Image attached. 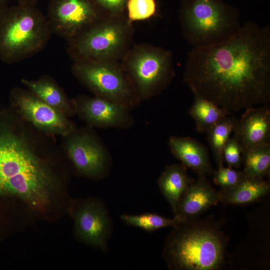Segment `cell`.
I'll list each match as a JSON object with an SVG mask.
<instances>
[{
  "label": "cell",
  "mask_w": 270,
  "mask_h": 270,
  "mask_svg": "<svg viewBox=\"0 0 270 270\" xmlns=\"http://www.w3.org/2000/svg\"><path fill=\"white\" fill-rule=\"evenodd\" d=\"M194 96L238 112L270 101V28L252 22L228 40L192 48L183 76Z\"/></svg>",
  "instance_id": "obj_1"
},
{
  "label": "cell",
  "mask_w": 270,
  "mask_h": 270,
  "mask_svg": "<svg viewBox=\"0 0 270 270\" xmlns=\"http://www.w3.org/2000/svg\"><path fill=\"white\" fill-rule=\"evenodd\" d=\"M162 256L172 270H216L223 264L226 238L220 224L195 218L172 227Z\"/></svg>",
  "instance_id": "obj_2"
},
{
  "label": "cell",
  "mask_w": 270,
  "mask_h": 270,
  "mask_svg": "<svg viewBox=\"0 0 270 270\" xmlns=\"http://www.w3.org/2000/svg\"><path fill=\"white\" fill-rule=\"evenodd\" d=\"M16 111V110H15ZM16 111L0 118V196L9 183L52 170L45 154L54 146Z\"/></svg>",
  "instance_id": "obj_3"
},
{
  "label": "cell",
  "mask_w": 270,
  "mask_h": 270,
  "mask_svg": "<svg viewBox=\"0 0 270 270\" xmlns=\"http://www.w3.org/2000/svg\"><path fill=\"white\" fill-rule=\"evenodd\" d=\"M180 20L192 48L222 42L242 26L239 10L223 0H182Z\"/></svg>",
  "instance_id": "obj_4"
},
{
  "label": "cell",
  "mask_w": 270,
  "mask_h": 270,
  "mask_svg": "<svg viewBox=\"0 0 270 270\" xmlns=\"http://www.w3.org/2000/svg\"><path fill=\"white\" fill-rule=\"evenodd\" d=\"M52 32L34 6L6 7L0 13V58L11 64L30 56L45 46Z\"/></svg>",
  "instance_id": "obj_5"
},
{
  "label": "cell",
  "mask_w": 270,
  "mask_h": 270,
  "mask_svg": "<svg viewBox=\"0 0 270 270\" xmlns=\"http://www.w3.org/2000/svg\"><path fill=\"white\" fill-rule=\"evenodd\" d=\"M132 36L127 18L109 15L70 40V53L75 60L118 61L130 48Z\"/></svg>",
  "instance_id": "obj_6"
},
{
  "label": "cell",
  "mask_w": 270,
  "mask_h": 270,
  "mask_svg": "<svg viewBox=\"0 0 270 270\" xmlns=\"http://www.w3.org/2000/svg\"><path fill=\"white\" fill-rule=\"evenodd\" d=\"M122 60L123 68L140 100L159 95L175 76L172 52L160 47L134 45Z\"/></svg>",
  "instance_id": "obj_7"
},
{
  "label": "cell",
  "mask_w": 270,
  "mask_h": 270,
  "mask_svg": "<svg viewBox=\"0 0 270 270\" xmlns=\"http://www.w3.org/2000/svg\"><path fill=\"white\" fill-rule=\"evenodd\" d=\"M72 72L95 96L131 109L140 100L118 60H74Z\"/></svg>",
  "instance_id": "obj_8"
},
{
  "label": "cell",
  "mask_w": 270,
  "mask_h": 270,
  "mask_svg": "<svg viewBox=\"0 0 270 270\" xmlns=\"http://www.w3.org/2000/svg\"><path fill=\"white\" fill-rule=\"evenodd\" d=\"M88 126L63 137V148L76 172L94 180L104 178L112 165L111 155L96 133Z\"/></svg>",
  "instance_id": "obj_9"
},
{
  "label": "cell",
  "mask_w": 270,
  "mask_h": 270,
  "mask_svg": "<svg viewBox=\"0 0 270 270\" xmlns=\"http://www.w3.org/2000/svg\"><path fill=\"white\" fill-rule=\"evenodd\" d=\"M12 99L15 110L40 132L64 137L76 128L68 116L44 102L28 90H14Z\"/></svg>",
  "instance_id": "obj_10"
},
{
  "label": "cell",
  "mask_w": 270,
  "mask_h": 270,
  "mask_svg": "<svg viewBox=\"0 0 270 270\" xmlns=\"http://www.w3.org/2000/svg\"><path fill=\"white\" fill-rule=\"evenodd\" d=\"M102 18L92 0H50L47 19L52 32L70 40Z\"/></svg>",
  "instance_id": "obj_11"
},
{
  "label": "cell",
  "mask_w": 270,
  "mask_h": 270,
  "mask_svg": "<svg viewBox=\"0 0 270 270\" xmlns=\"http://www.w3.org/2000/svg\"><path fill=\"white\" fill-rule=\"evenodd\" d=\"M74 230L82 242L107 252L112 223L102 202L95 198L80 201L74 212Z\"/></svg>",
  "instance_id": "obj_12"
},
{
  "label": "cell",
  "mask_w": 270,
  "mask_h": 270,
  "mask_svg": "<svg viewBox=\"0 0 270 270\" xmlns=\"http://www.w3.org/2000/svg\"><path fill=\"white\" fill-rule=\"evenodd\" d=\"M76 114L90 128L127 129L134 124L130 108L97 96H80L72 100Z\"/></svg>",
  "instance_id": "obj_13"
},
{
  "label": "cell",
  "mask_w": 270,
  "mask_h": 270,
  "mask_svg": "<svg viewBox=\"0 0 270 270\" xmlns=\"http://www.w3.org/2000/svg\"><path fill=\"white\" fill-rule=\"evenodd\" d=\"M242 152L249 148L270 143V108L268 104L245 109L234 132Z\"/></svg>",
  "instance_id": "obj_14"
},
{
  "label": "cell",
  "mask_w": 270,
  "mask_h": 270,
  "mask_svg": "<svg viewBox=\"0 0 270 270\" xmlns=\"http://www.w3.org/2000/svg\"><path fill=\"white\" fill-rule=\"evenodd\" d=\"M198 176L182 195L174 214L184 221L197 218L221 200L220 192L212 186L204 176Z\"/></svg>",
  "instance_id": "obj_15"
},
{
  "label": "cell",
  "mask_w": 270,
  "mask_h": 270,
  "mask_svg": "<svg viewBox=\"0 0 270 270\" xmlns=\"http://www.w3.org/2000/svg\"><path fill=\"white\" fill-rule=\"evenodd\" d=\"M168 144L173 155L198 175L212 174L208 150L198 140L190 137L172 136Z\"/></svg>",
  "instance_id": "obj_16"
},
{
  "label": "cell",
  "mask_w": 270,
  "mask_h": 270,
  "mask_svg": "<svg viewBox=\"0 0 270 270\" xmlns=\"http://www.w3.org/2000/svg\"><path fill=\"white\" fill-rule=\"evenodd\" d=\"M22 82L40 99L68 117L76 114L72 100L50 78L42 76L36 80L22 79Z\"/></svg>",
  "instance_id": "obj_17"
},
{
  "label": "cell",
  "mask_w": 270,
  "mask_h": 270,
  "mask_svg": "<svg viewBox=\"0 0 270 270\" xmlns=\"http://www.w3.org/2000/svg\"><path fill=\"white\" fill-rule=\"evenodd\" d=\"M183 164L167 166L160 176L158 184L164 196L169 203L174 214L182 195L194 181Z\"/></svg>",
  "instance_id": "obj_18"
},
{
  "label": "cell",
  "mask_w": 270,
  "mask_h": 270,
  "mask_svg": "<svg viewBox=\"0 0 270 270\" xmlns=\"http://www.w3.org/2000/svg\"><path fill=\"white\" fill-rule=\"evenodd\" d=\"M270 184L263 178H252L245 176L233 188L220 192V201L225 203L242 204L252 202L270 192Z\"/></svg>",
  "instance_id": "obj_19"
},
{
  "label": "cell",
  "mask_w": 270,
  "mask_h": 270,
  "mask_svg": "<svg viewBox=\"0 0 270 270\" xmlns=\"http://www.w3.org/2000/svg\"><path fill=\"white\" fill-rule=\"evenodd\" d=\"M199 132H206L213 126L230 114V112L206 99L194 96L189 110Z\"/></svg>",
  "instance_id": "obj_20"
},
{
  "label": "cell",
  "mask_w": 270,
  "mask_h": 270,
  "mask_svg": "<svg viewBox=\"0 0 270 270\" xmlns=\"http://www.w3.org/2000/svg\"><path fill=\"white\" fill-rule=\"evenodd\" d=\"M244 176L264 178L270 172V143L254 146L242 152Z\"/></svg>",
  "instance_id": "obj_21"
},
{
  "label": "cell",
  "mask_w": 270,
  "mask_h": 270,
  "mask_svg": "<svg viewBox=\"0 0 270 270\" xmlns=\"http://www.w3.org/2000/svg\"><path fill=\"white\" fill-rule=\"evenodd\" d=\"M238 120L234 116H227L206 132L208 140L218 167L223 166L222 152L224 146L234 131Z\"/></svg>",
  "instance_id": "obj_22"
},
{
  "label": "cell",
  "mask_w": 270,
  "mask_h": 270,
  "mask_svg": "<svg viewBox=\"0 0 270 270\" xmlns=\"http://www.w3.org/2000/svg\"><path fill=\"white\" fill-rule=\"evenodd\" d=\"M120 218L126 224L139 228L148 232L166 227H174L184 221L174 216L170 218L148 212L135 215L122 214L120 216Z\"/></svg>",
  "instance_id": "obj_23"
},
{
  "label": "cell",
  "mask_w": 270,
  "mask_h": 270,
  "mask_svg": "<svg viewBox=\"0 0 270 270\" xmlns=\"http://www.w3.org/2000/svg\"><path fill=\"white\" fill-rule=\"evenodd\" d=\"M127 19L130 22L151 18L156 12L154 0H128L126 7Z\"/></svg>",
  "instance_id": "obj_24"
},
{
  "label": "cell",
  "mask_w": 270,
  "mask_h": 270,
  "mask_svg": "<svg viewBox=\"0 0 270 270\" xmlns=\"http://www.w3.org/2000/svg\"><path fill=\"white\" fill-rule=\"evenodd\" d=\"M214 182L220 186L222 190H230L238 184L245 177L243 172L223 166L213 171Z\"/></svg>",
  "instance_id": "obj_25"
},
{
  "label": "cell",
  "mask_w": 270,
  "mask_h": 270,
  "mask_svg": "<svg viewBox=\"0 0 270 270\" xmlns=\"http://www.w3.org/2000/svg\"><path fill=\"white\" fill-rule=\"evenodd\" d=\"M223 159L228 167L238 168L242 162V149L237 138L234 134L230 138L225 144L223 152Z\"/></svg>",
  "instance_id": "obj_26"
},
{
  "label": "cell",
  "mask_w": 270,
  "mask_h": 270,
  "mask_svg": "<svg viewBox=\"0 0 270 270\" xmlns=\"http://www.w3.org/2000/svg\"><path fill=\"white\" fill-rule=\"evenodd\" d=\"M99 8L106 11L110 16L122 15L128 0H92Z\"/></svg>",
  "instance_id": "obj_27"
},
{
  "label": "cell",
  "mask_w": 270,
  "mask_h": 270,
  "mask_svg": "<svg viewBox=\"0 0 270 270\" xmlns=\"http://www.w3.org/2000/svg\"><path fill=\"white\" fill-rule=\"evenodd\" d=\"M18 4L34 6L38 0H16Z\"/></svg>",
  "instance_id": "obj_28"
},
{
  "label": "cell",
  "mask_w": 270,
  "mask_h": 270,
  "mask_svg": "<svg viewBox=\"0 0 270 270\" xmlns=\"http://www.w3.org/2000/svg\"><path fill=\"white\" fill-rule=\"evenodd\" d=\"M8 0H0V13L8 7Z\"/></svg>",
  "instance_id": "obj_29"
}]
</instances>
